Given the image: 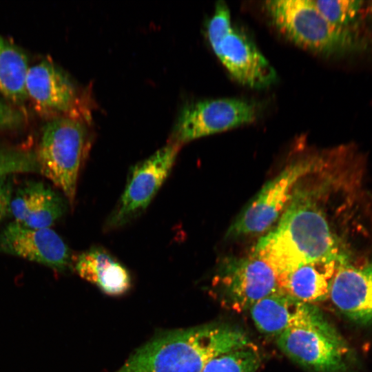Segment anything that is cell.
<instances>
[{
	"instance_id": "obj_1",
	"label": "cell",
	"mask_w": 372,
	"mask_h": 372,
	"mask_svg": "<svg viewBox=\"0 0 372 372\" xmlns=\"http://www.w3.org/2000/svg\"><path fill=\"white\" fill-rule=\"evenodd\" d=\"M278 220L259 240L253 252L272 267L278 280L311 262L325 258L353 260L351 247L335 233L327 214L313 196L295 192Z\"/></svg>"
},
{
	"instance_id": "obj_2",
	"label": "cell",
	"mask_w": 372,
	"mask_h": 372,
	"mask_svg": "<svg viewBox=\"0 0 372 372\" xmlns=\"http://www.w3.org/2000/svg\"><path fill=\"white\" fill-rule=\"evenodd\" d=\"M251 342L243 331L225 324L176 329L138 348L114 372H202L216 357Z\"/></svg>"
},
{
	"instance_id": "obj_3",
	"label": "cell",
	"mask_w": 372,
	"mask_h": 372,
	"mask_svg": "<svg viewBox=\"0 0 372 372\" xmlns=\"http://www.w3.org/2000/svg\"><path fill=\"white\" fill-rule=\"evenodd\" d=\"M86 121L72 116H56L47 122L35 151L40 174L59 187L74 205L81 169L92 145Z\"/></svg>"
},
{
	"instance_id": "obj_4",
	"label": "cell",
	"mask_w": 372,
	"mask_h": 372,
	"mask_svg": "<svg viewBox=\"0 0 372 372\" xmlns=\"http://www.w3.org/2000/svg\"><path fill=\"white\" fill-rule=\"evenodd\" d=\"M274 27L288 40L312 52L333 55L351 50L349 28L331 23L312 0H269L264 4Z\"/></svg>"
},
{
	"instance_id": "obj_5",
	"label": "cell",
	"mask_w": 372,
	"mask_h": 372,
	"mask_svg": "<svg viewBox=\"0 0 372 372\" xmlns=\"http://www.w3.org/2000/svg\"><path fill=\"white\" fill-rule=\"evenodd\" d=\"M207 35L214 52L237 82L260 89L276 81L275 69L256 45L233 25L225 1L216 3L207 25Z\"/></svg>"
},
{
	"instance_id": "obj_6",
	"label": "cell",
	"mask_w": 372,
	"mask_h": 372,
	"mask_svg": "<svg viewBox=\"0 0 372 372\" xmlns=\"http://www.w3.org/2000/svg\"><path fill=\"white\" fill-rule=\"evenodd\" d=\"M328 153H312L287 165L262 187L238 215L226 234L229 238L262 233L282 216L292 200L298 183L317 170Z\"/></svg>"
},
{
	"instance_id": "obj_7",
	"label": "cell",
	"mask_w": 372,
	"mask_h": 372,
	"mask_svg": "<svg viewBox=\"0 0 372 372\" xmlns=\"http://www.w3.org/2000/svg\"><path fill=\"white\" fill-rule=\"evenodd\" d=\"M279 349L291 360L313 372H343L350 351L337 331L324 318L290 328L276 337Z\"/></svg>"
},
{
	"instance_id": "obj_8",
	"label": "cell",
	"mask_w": 372,
	"mask_h": 372,
	"mask_svg": "<svg viewBox=\"0 0 372 372\" xmlns=\"http://www.w3.org/2000/svg\"><path fill=\"white\" fill-rule=\"evenodd\" d=\"M260 105L241 98H220L192 102L180 110L170 142L182 145L190 141L256 121Z\"/></svg>"
},
{
	"instance_id": "obj_9",
	"label": "cell",
	"mask_w": 372,
	"mask_h": 372,
	"mask_svg": "<svg viewBox=\"0 0 372 372\" xmlns=\"http://www.w3.org/2000/svg\"><path fill=\"white\" fill-rule=\"evenodd\" d=\"M220 303L241 313L279 289L278 276L260 256L227 259L213 280Z\"/></svg>"
},
{
	"instance_id": "obj_10",
	"label": "cell",
	"mask_w": 372,
	"mask_h": 372,
	"mask_svg": "<svg viewBox=\"0 0 372 372\" xmlns=\"http://www.w3.org/2000/svg\"><path fill=\"white\" fill-rule=\"evenodd\" d=\"M180 147L169 142L132 168L125 189L106 220L105 231L121 228L144 212L168 177Z\"/></svg>"
},
{
	"instance_id": "obj_11",
	"label": "cell",
	"mask_w": 372,
	"mask_h": 372,
	"mask_svg": "<svg viewBox=\"0 0 372 372\" xmlns=\"http://www.w3.org/2000/svg\"><path fill=\"white\" fill-rule=\"evenodd\" d=\"M25 92L36 110L43 114L72 116L88 121V111L81 108L77 90L70 79L49 60L30 66Z\"/></svg>"
},
{
	"instance_id": "obj_12",
	"label": "cell",
	"mask_w": 372,
	"mask_h": 372,
	"mask_svg": "<svg viewBox=\"0 0 372 372\" xmlns=\"http://www.w3.org/2000/svg\"><path fill=\"white\" fill-rule=\"evenodd\" d=\"M0 253L39 263L59 272L73 268L72 251L51 228L34 229L15 221L0 231Z\"/></svg>"
},
{
	"instance_id": "obj_13",
	"label": "cell",
	"mask_w": 372,
	"mask_h": 372,
	"mask_svg": "<svg viewBox=\"0 0 372 372\" xmlns=\"http://www.w3.org/2000/svg\"><path fill=\"white\" fill-rule=\"evenodd\" d=\"M329 298L348 318L372 324V258L361 264L342 263L333 281Z\"/></svg>"
},
{
	"instance_id": "obj_14",
	"label": "cell",
	"mask_w": 372,
	"mask_h": 372,
	"mask_svg": "<svg viewBox=\"0 0 372 372\" xmlns=\"http://www.w3.org/2000/svg\"><path fill=\"white\" fill-rule=\"evenodd\" d=\"M249 311L260 332L276 337L290 328L325 318L313 304L299 300L280 288L258 301Z\"/></svg>"
},
{
	"instance_id": "obj_15",
	"label": "cell",
	"mask_w": 372,
	"mask_h": 372,
	"mask_svg": "<svg viewBox=\"0 0 372 372\" xmlns=\"http://www.w3.org/2000/svg\"><path fill=\"white\" fill-rule=\"evenodd\" d=\"M63 194L41 181H28L14 190L10 215L14 221L30 228H50L67 211Z\"/></svg>"
},
{
	"instance_id": "obj_16",
	"label": "cell",
	"mask_w": 372,
	"mask_h": 372,
	"mask_svg": "<svg viewBox=\"0 0 372 372\" xmlns=\"http://www.w3.org/2000/svg\"><path fill=\"white\" fill-rule=\"evenodd\" d=\"M348 261L325 258L300 265L279 278V288L307 303L324 301L329 298L340 266Z\"/></svg>"
},
{
	"instance_id": "obj_17",
	"label": "cell",
	"mask_w": 372,
	"mask_h": 372,
	"mask_svg": "<svg viewBox=\"0 0 372 372\" xmlns=\"http://www.w3.org/2000/svg\"><path fill=\"white\" fill-rule=\"evenodd\" d=\"M73 269L81 278L108 296H121L132 286L131 276L127 268L99 246L90 247L78 255Z\"/></svg>"
},
{
	"instance_id": "obj_18",
	"label": "cell",
	"mask_w": 372,
	"mask_h": 372,
	"mask_svg": "<svg viewBox=\"0 0 372 372\" xmlns=\"http://www.w3.org/2000/svg\"><path fill=\"white\" fill-rule=\"evenodd\" d=\"M26 54L0 35V94L22 104L27 99L25 79L29 69Z\"/></svg>"
},
{
	"instance_id": "obj_19",
	"label": "cell",
	"mask_w": 372,
	"mask_h": 372,
	"mask_svg": "<svg viewBox=\"0 0 372 372\" xmlns=\"http://www.w3.org/2000/svg\"><path fill=\"white\" fill-rule=\"evenodd\" d=\"M261 360L258 348L251 342L216 357L202 372H256Z\"/></svg>"
},
{
	"instance_id": "obj_20",
	"label": "cell",
	"mask_w": 372,
	"mask_h": 372,
	"mask_svg": "<svg viewBox=\"0 0 372 372\" xmlns=\"http://www.w3.org/2000/svg\"><path fill=\"white\" fill-rule=\"evenodd\" d=\"M23 173L40 174L35 151L0 145V176Z\"/></svg>"
},
{
	"instance_id": "obj_21",
	"label": "cell",
	"mask_w": 372,
	"mask_h": 372,
	"mask_svg": "<svg viewBox=\"0 0 372 372\" xmlns=\"http://www.w3.org/2000/svg\"><path fill=\"white\" fill-rule=\"evenodd\" d=\"M322 14L332 24L342 28L358 17L364 2L358 0H312Z\"/></svg>"
},
{
	"instance_id": "obj_22",
	"label": "cell",
	"mask_w": 372,
	"mask_h": 372,
	"mask_svg": "<svg viewBox=\"0 0 372 372\" xmlns=\"http://www.w3.org/2000/svg\"><path fill=\"white\" fill-rule=\"evenodd\" d=\"M23 121L22 112L9 104L0 94V130L17 128Z\"/></svg>"
},
{
	"instance_id": "obj_23",
	"label": "cell",
	"mask_w": 372,
	"mask_h": 372,
	"mask_svg": "<svg viewBox=\"0 0 372 372\" xmlns=\"http://www.w3.org/2000/svg\"><path fill=\"white\" fill-rule=\"evenodd\" d=\"M14 175L0 176V224L10 215V205L14 194Z\"/></svg>"
}]
</instances>
